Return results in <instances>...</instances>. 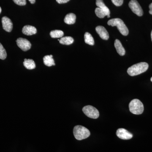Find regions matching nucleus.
Returning a JSON list of instances; mask_svg holds the SVG:
<instances>
[{
    "label": "nucleus",
    "mask_w": 152,
    "mask_h": 152,
    "mask_svg": "<svg viewBox=\"0 0 152 152\" xmlns=\"http://www.w3.org/2000/svg\"><path fill=\"white\" fill-rule=\"evenodd\" d=\"M148 67L149 65L148 63H138L129 68L127 70V73L131 76L138 75L145 72L148 69Z\"/></svg>",
    "instance_id": "1"
},
{
    "label": "nucleus",
    "mask_w": 152,
    "mask_h": 152,
    "mask_svg": "<svg viewBox=\"0 0 152 152\" xmlns=\"http://www.w3.org/2000/svg\"><path fill=\"white\" fill-rule=\"evenodd\" d=\"M107 24L112 26H116L120 32L123 35L127 36L129 33V30L122 20L119 18L112 19L109 20Z\"/></svg>",
    "instance_id": "2"
},
{
    "label": "nucleus",
    "mask_w": 152,
    "mask_h": 152,
    "mask_svg": "<svg viewBox=\"0 0 152 152\" xmlns=\"http://www.w3.org/2000/svg\"><path fill=\"white\" fill-rule=\"evenodd\" d=\"M73 134L75 138L78 140H82L86 139L91 134V133L88 129L79 125L76 126L74 127Z\"/></svg>",
    "instance_id": "3"
},
{
    "label": "nucleus",
    "mask_w": 152,
    "mask_h": 152,
    "mask_svg": "<svg viewBox=\"0 0 152 152\" xmlns=\"http://www.w3.org/2000/svg\"><path fill=\"white\" fill-rule=\"evenodd\" d=\"M130 111L135 115H141L144 111V105L141 102L137 99L132 100L129 104Z\"/></svg>",
    "instance_id": "4"
},
{
    "label": "nucleus",
    "mask_w": 152,
    "mask_h": 152,
    "mask_svg": "<svg viewBox=\"0 0 152 152\" xmlns=\"http://www.w3.org/2000/svg\"><path fill=\"white\" fill-rule=\"evenodd\" d=\"M84 113L89 118L93 119L98 118L99 113L97 109L91 105L86 106L83 108Z\"/></svg>",
    "instance_id": "5"
},
{
    "label": "nucleus",
    "mask_w": 152,
    "mask_h": 152,
    "mask_svg": "<svg viewBox=\"0 0 152 152\" xmlns=\"http://www.w3.org/2000/svg\"><path fill=\"white\" fill-rule=\"evenodd\" d=\"M129 6L133 12L137 15L141 17L143 15L142 9L137 0H131L129 3Z\"/></svg>",
    "instance_id": "6"
},
{
    "label": "nucleus",
    "mask_w": 152,
    "mask_h": 152,
    "mask_svg": "<svg viewBox=\"0 0 152 152\" xmlns=\"http://www.w3.org/2000/svg\"><path fill=\"white\" fill-rule=\"evenodd\" d=\"M16 42L18 46L24 51L28 50L31 47V44L29 41L24 38H18Z\"/></svg>",
    "instance_id": "7"
},
{
    "label": "nucleus",
    "mask_w": 152,
    "mask_h": 152,
    "mask_svg": "<svg viewBox=\"0 0 152 152\" xmlns=\"http://www.w3.org/2000/svg\"><path fill=\"white\" fill-rule=\"evenodd\" d=\"M117 137L123 140H130L133 137L132 134L123 128L118 129L116 132Z\"/></svg>",
    "instance_id": "8"
},
{
    "label": "nucleus",
    "mask_w": 152,
    "mask_h": 152,
    "mask_svg": "<svg viewBox=\"0 0 152 152\" xmlns=\"http://www.w3.org/2000/svg\"><path fill=\"white\" fill-rule=\"evenodd\" d=\"M3 28L8 32H10L13 29V23L12 20L7 17L2 18Z\"/></svg>",
    "instance_id": "9"
},
{
    "label": "nucleus",
    "mask_w": 152,
    "mask_h": 152,
    "mask_svg": "<svg viewBox=\"0 0 152 152\" xmlns=\"http://www.w3.org/2000/svg\"><path fill=\"white\" fill-rule=\"evenodd\" d=\"M96 31L100 37L103 39L107 40L109 38V35L105 28L102 26H98L96 28Z\"/></svg>",
    "instance_id": "10"
},
{
    "label": "nucleus",
    "mask_w": 152,
    "mask_h": 152,
    "mask_svg": "<svg viewBox=\"0 0 152 152\" xmlns=\"http://www.w3.org/2000/svg\"><path fill=\"white\" fill-rule=\"evenodd\" d=\"M22 32L26 35L31 36L37 33V29L35 27L28 25L23 28Z\"/></svg>",
    "instance_id": "11"
},
{
    "label": "nucleus",
    "mask_w": 152,
    "mask_h": 152,
    "mask_svg": "<svg viewBox=\"0 0 152 152\" xmlns=\"http://www.w3.org/2000/svg\"><path fill=\"white\" fill-rule=\"evenodd\" d=\"M114 46L116 50L117 53L120 56H124V55H125L126 53V51L119 40L117 39L115 40Z\"/></svg>",
    "instance_id": "12"
},
{
    "label": "nucleus",
    "mask_w": 152,
    "mask_h": 152,
    "mask_svg": "<svg viewBox=\"0 0 152 152\" xmlns=\"http://www.w3.org/2000/svg\"><path fill=\"white\" fill-rule=\"evenodd\" d=\"M76 16L73 13H69L66 16L64 21L68 25L74 24L76 22Z\"/></svg>",
    "instance_id": "13"
},
{
    "label": "nucleus",
    "mask_w": 152,
    "mask_h": 152,
    "mask_svg": "<svg viewBox=\"0 0 152 152\" xmlns=\"http://www.w3.org/2000/svg\"><path fill=\"white\" fill-rule=\"evenodd\" d=\"M43 61L45 65L48 66H55L54 60L53 58L52 55H47L43 58Z\"/></svg>",
    "instance_id": "14"
},
{
    "label": "nucleus",
    "mask_w": 152,
    "mask_h": 152,
    "mask_svg": "<svg viewBox=\"0 0 152 152\" xmlns=\"http://www.w3.org/2000/svg\"><path fill=\"white\" fill-rule=\"evenodd\" d=\"M23 65L28 69L32 70L36 68V64L32 59H25Z\"/></svg>",
    "instance_id": "15"
},
{
    "label": "nucleus",
    "mask_w": 152,
    "mask_h": 152,
    "mask_svg": "<svg viewBox=\"0 0 152 152\" xmlns=\"http://www.w3.org/2000/svg\"><path fill=\"white\" fill-rule=\"evenodd\" d=\"M96 5L98 7L100 8L102 10H103L105 12L107 13L108 15L110 16V10L107 7L104 3L103 0H96Z\"/></svg>",
    "instance_id": "16"
},
{
    "label": "nucleus",
    "mask_w": 152,
    "mask_h": 152,
    "mask_svg": "<svg viewBox=\"0 0 152 152\" xmlns=\"http://www.w3.org/2000/svg\"><path fill=\"white\" fill-rule=\"evenodd\" d=\"M60 43L64 45H70L74 42L73 38L70 37H65L61 38L60 39Z\"/></svg>",
    "instance_id": "17"
},
{
    "label": "nucleus",
    "mask_w": 152,
    "mask_h": 152,
    "mask_svg": "<svg viewBox=\"0 0 152 152\" xmlns=\"http://www.w3.org/2000/svg\"><path fill=\"white\" fill-rule=\"evenodd\" d=\"M85 42L86 43L90 45H94V40L92 36L88 32L85 33L84 35Z\"/></svg>",
    "instance_id": "18"
},
{
    "label": "nucleus",
    "mask_w": 152,
    "mask_h": 152,
    "mask_svg": "<svg viewBox=\"0 0 152 152\" xmlns=\"http://www.w3.org/2000/svg\"><path fill=\"white\" fill-rule=\"evenodd\" d=\"M95 13L96 15L97 16L100 18H103L107 16L108 18L110 17V16L108 15L107 13L106 12L102 10L100 8H96L95 10Z\"/></svg>",
    "instance_id": "19"
},
{
    "label": "nucleus",
    "mask_w": 152,
    "mask_h": 152,
    "mask_svg": "<svg viewBox=\"0 0 152 152\" xmlns=\"http://www.w3.org/2000/svg\"><path fill=\"white\" fill-rule=\"evenodd\" d=\"M50 35L52 38H58L62 37L64 35V33L61 30H53L50 33Z\"/></svg>",
    "instance_id": "20"
},
{
    "label": "nucleus",
    "mask_w": 152,
    "mask_h": 152,
    "mask_svg": "<svg viewBox=\"0 0 152 152\" xmlns=\"http://www.w3.org/2000/svg\"><path fill=\"white\" fill-rule=\"evenodd\" d=\"M7 57V52L5 49L0 43V59L1 60L5 59Z\"/></svg>",
    "instance_id": "21"
},
{
    "label": "nucleus",
    "mask_w": 152,
    "mask_h": 152,
    "mask_svg": "<svg viewBox=\"0 0 152 152\" xmlns=\"http://www.w3.org/2000/svg\"><path fill=\"white\" fill-rule=\"evenodd\" d=\"M15 4L19 6H25L26 4V0H13Z\"/></svg>",
    "instance_id": "22"
},
{
    "label": "nucleus",
    "mask_w": 152,
    "mask_h": 152,
    "mask_svg": "<svg viewBox=\"0 0 152 152\" xmlns=\"http://www.w3.org/2000/svg\"><path fill=\"white\" fill-rule=\"evenodd\" d=\"M112 2L117 7H120L123 4L124 0H112Z\"/></svg>",
    "instance_id": "23"
},
{
    "label": "nucleus",
    "mask_w": 152,
    "mask_h": 152,
    "mask_svg": "<svg viewBox=\"0 0 152 152\" xmlns=\"http://www.w3.org/2000/svg\"><path fill=\"white\" fill-rule=\"evenodd\" d=\"M56 1L58 4H62L67 3L70 0H56Z\"/></svg>",
    "instance_id": "24"
},
{
    "label": "nucleus",
    "mask_w": 152,
    "mask_h": 152,
    "mask_svg": "<svg viewBox=\"0 0 152 152\" xmlns=\"http://www.w3.org/2000/svg\"><path fill=\"white\" fill-rule=\"evenodd\" d=\"M149 13L152 15V3L150 4L149 5Z\"/></svg>",
    "instance_id": "25"
},
{
    "label": "nucleus",
    "mask_w": 152,
    "mask_h": 152,
    "mask_svg": "<svg viewBox=\"0 0 152 152\" xmlns=\"http://www.w3.org/2000/svg\"><path fill=\"white\" fill-rule=\"evenodd\" d=\"M28 1L31 4H34L36 2V0H28Z\"/></svg>",
    "instance_id": "26"
},
{
    "label": "nucleus",
    "mask_w": 152,
    "mask_h": 152,
    "mask_svg": "<svg viewBox=\"0 0 152 152\" xmlns=\"http://www.w3.org/2000/svg\"><path fill=\"white\" fill-rule=\"evenodd\" d=\"M151 40H152V31H151Z\"/></svg>",
    "instance_id": "27"
},
{
    "label": "nucleus",
    "mask_w": 152,
    "mask_h": 152,
    "mask_svg": "<svg viewBox=\"0 0 152 152\" xmlns=\"http://www.w3.org/2000/svg\"><path fill=\"white\" fill-rule=\"evenodd\" d=\"M1 12V7H0V14Z\"/></svg>",
    "instance_id": "28"
},
{
    "label": "nucleus",
    "mask_w": 152,
    "mask_h": 152,
    "mask_svg": "<svg viewBox=\"0 0 152 152\" xmlns=\"http://www.w3.org/2000/svg\"><path fill=\"white\" fill-rule=\"evenodd\" d=\"M151 81L152 82V77L151 78Z\"/></svg>",
    "instance_id": "29"
}]
</instances>
